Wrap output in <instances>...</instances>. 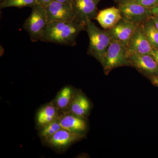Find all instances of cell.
Here are the masks:
<instances>
[{
    "mask_svg": "<svg viewBox=\"0 0 158 158\" xmlns=\"http://www.w3.org/2000/svg\"><path fill=\"white\" fill-rule=\"evenodd\" d=\"M85 31V25L77 19L72 21L48 23L43 33L40 41L62 45L73 46L81 31Z\"/></svg>",
    "mask_w": 158,
    "mask_h": 158,
    "instance_id": "1",
    "label": "cell"
},
{
    "mask_svg": "<svg viewBox=\"0 0 158 158\" xmlns=\"http://www.w3.org/2000/svg\"><path fill=\"white\" fill-rule=\"evenodd\" d=\"M85 31L89 39L88 53L100 62L112 41L110 34L107 30L100 29L92 20L86 23Z\"/></svg>",
    "mask_w": 158,
    "mask_h": 158,
    "instance_id": "2",
    "label": "cell"
},
{
    "mask_svg": "<svg viewBox=\"0 0 158 158\" xmlns=\"http://www.w3.org/2000/svg\"><path fill=\"white\" fill-rule=\"evenodd\" d=\"M127 48L114 40L111 41L107 50L100 63L105 74L108 75L114 69L123 66H131Z\"/></svg>",
    "mask_w": 158,
    "mask_h": 158,
    "instance_id": "3",
    "label": "cell"
},
{
    "mask_svg": "<svg viewBox=\"0 0 158 158\" xmlns=\"http://www.w3.org/2000/svg\"><path fill=\"white\" fill-rule=\"evenodd\" d=\"M31 8V14L25 21L23 28L27 32L31 41L35 42L40 40L48 20L45 8L38 4Z\"/></svg>",
    "mask_w": 158,
    "mask_h": 158,
    "instance_id": "4",
    "label": "cell"
},
{
    "mask_svg": "<svg viewBox=\"0 0 158 158\" xmlns=\"http://www.w3.org/2000/svg\"><path fill=\"white\" fill-rule=\"evenodd\" d=\"M118 5L123 19L132 23L140 25L152 16L150 9L141 6L133 0Z\"/></svg>",
    "mask_w": 158,
    "mask_h": 158,
    "instance_id": "5",
    "label": "cell"
},
{
    "mask_svg": "<svg viewBox=\"0 0 158 158\" xmlns=\"http://www.w3.org/2000/svg\"><path fill=\"white\" fill-rule=\"evenodd\" d=\"M102 0H72L71 6L75 19L85 25L88 20L95 19L98 6Z\"/></svg>",
    "mask_w": 158,
    "mask_h": 158,
    "instance_id": "6",
    "label": "cell"
},
{
    "mask_svg": "<svg viewBox=\"0 0 158 158\" xmlns=\"http://www.w3.org/2000/svg\"><path fill=\"white\" fill-rule=\"evenodd\" d=\"M48 23L72 21L75 19L71 5L53 1L45 7Z\"/></svg>",
    "mask_w": 158,
    "mask_h": 158,
    "instance_id": "7",
    "label": "cell"
},
{
    "mask_svg": "<svg viewBox=\"0 0 158 158\" xmlns=\"http://www.w3.org/2000/svg\"><path fill=\"white\" fill-rule=\"evenodd\" d=\"M129 58L131 66L142 74L150 78L158 75V64L151 55L133 54L130 55Z\"/></svg>",
    "mask_w": 158,
    "mask_h": 158,
    "instance_id": "8",
    "label": "cell"
},
{
    "mask_svg": "<svg viewBox=\"0 0 158 158\" xmlns=\"http://www.w3.org/2000/svg\"><path fill=\"white\" fill-rule=\"evenodd\" d=\"M139 26L122 19L112 29L107 30L111 40L116 41L127 47L130 40Z\"/></svg>",
    "mask_w": 158,
    "mask_h": 158,
    "instance_id": "9",
    "label": "cell"
},
{
    "mask_svg": "<svg viewBox=\"0 0 158 158\" xmlns=\"http://www.w3.org/2000/svg\"><path fill=\"white\" fill-rule=\"evenodd\" d=\"M127 48L129 56L133 54L151 55L153 47L141 25L138 26L130 40Z\"/></svg>",
    "mask_w": 158,
    "mask_h": 158,
    "instance_id": "10",
    "label": "cell"
},
{
    "mask_svg": "<svg viewBox=\"0 0 158 158\" xmlns=\"http://www.w3.org/2000/svg\"><path fill=\"white\" fill-rule=\"evenodd\" d=\"M83 135V134L72 132L62 128L45 141L51 147L63 149L78 141L82 138Z\"/></svg>",
    "mask_w": 158,
    "mask_h": 158,
    "instance_id": "11",
    "label": "cell"
},
{
    "mask_svg": "<svg viewBox=\"0 0 158 158\" xmlns=\"http://www.w3.org/2000/svg\"><path fill=\"white\" fill-rule=\"evenodd\" d=\"M59 122L62 129L72 132L83 134L87 129V123L85 118L69 112L60 116Z\"/></svg>",
    "mask_w": 158,
    "mask_h": 158,
    "instance_id": "12",
    "label": "cell"
},
{
    "mask_svg": "<svg viewBox=\"0 0 158 158\" xmlns=\"http://www.w3.org/2000/svg\"><path fill=\"white\" fill-rule=\"evenodd\" d=\"M122 19L121 12L118 7H110L99 11L95 19L105 30L113 28Z\"/></svg>",
    "mask_w": 158,
    "mask_h": 158,
    "instance_id": "13",
    "label": "cell"
},
{
    "mask_svg": "<svg viewBox=\"0 0 158 158\" xmlns=\"http://www.w3.org/2000/svg\"><path fill=\"white\" fill-rule=\"evenodd\" d=\"M90 108V104L88 99L83 93L79 92L75 93L69 109L70 113L85 118Z\"/></svg>",
    "mask_w": 158,
    "mask_h": 158,
    "instance_id": "14",
    "label": "cell"
},
{
    "mask_svg": "<svg viewBox=\"0 0 158 158\" xmlns=\"http://www.w3.org/2000/svg\"><path fill=\"white\" fill-rule=\"evenodd\" d=\"M59 117L58 109L56 106L55 104H50L41 108L37 113V123L40 127H41Z\"/></svg>",
    "mask_w": 158,
    "mask_h": 158,
    "instance_id": "15",
    "label": "cell"
},
{
    "mask_svg": "<svg viewBox=\"0 0 158 158\" xmlns=\"http://www.w3.org/2000/svg\"><path fill=\"white\" fill-rule=\"evenodd\" d=\"M75 92L70 86H65L59 91L55 100V106L58 110L69 109Z\"/></svg>",
    "mask_w": 158,
    "mask_h": 158,
    "instance_id": "16",
    "label": "cell"
},
{
    "mask_svg": "<svg viewBox=\"0 0 158 158\" xmlns=\"http://www.w3.org/2000/svg\"><path fill=\"white\" fill-rule=\"evenodd\" d=\"M140 25L153 48H158V30L152 19H150Z\"/></svg>",
    "mask_w": 158,
    "mask_h": 158,
    "instance_id": "17",
    "label": "cell"
},
{
    "mask_svg": "<svg viewBox=\"0 0 158 158\" xmlns=\"http://www.w3.org/2000/svg\"><path fill=\"white\" fill-rule=\"evenodd\" d=\"M59 117L48 124L40 127L41 129L39 132V135L41 139L45 141L53 135L58 131L62 128L59 123Z\"/></svg>",
    "mask_w": 158,
    "mask_h": 158,
    "instance_id": "18",
    "label": "cell"
},
{
    "mask_svg": "<svg viewBox=\"0 0 158 158\" xmlns=\"http://www.w3.org/2000/svg\"><path fill=\"white\" fill-rule=\"evenodd\" d=\"M37 4L36 0H4L0 4L1 9L9 7L22 9L24 7H33Z\"/></svg>",
    "mask_w": 158,
    "mask_h": 158,
    "instance_id": "19",
    "label": "cell"
},
{
    "mask_svg": "<svg viewBox=\"0 0 158 158\" xmlns=\"http://www.w3.org/2000/svg\"><path fill=\"white\" fill-rule=\"evenodd\" d=\"M139 5L148 9H152L158 5V0H133Z\"/></svg>",
    "mask_w": 158,
    "mask_h": 158,
    "instance_id": "20",
    "label": "cell"
},
{
    "mask_svg": "<svg viewBox=\"0 0 158 158\" xmlns=\"http://www.w3.org/2000/svg\"><path fill=\"white\" fill-rule=\"evenodd\" d=\"M37 4H39L44 8H45L51 3L54 0H36Z\"/></svg>",
    "mask_w": 158,
    "mask_h": 158,
    "instance_id": "21",
    "label": "cell"
},
{
    "mask_svg": "<svg viewBox=\"0 0 158 158\" xmlns=\"http://www.w3.org/2000/svg\"><path fill=\"white\" fill-rule=\"evenodd\" d=\"M151 55L153 57L156 62L158 64V48H153Z\"/></svg>",
    "mask_w": 158,
    "mask_h": 158,
    "instance_id": "22",
    "label": "cell"
},
{
    "mask_svg": "<svg viewBox=\"0 0 158 158\" xmlns=\"http://www.w3.org/2000/svg\"><path fill=\"white\" fill-rule=\"evenodd\" d=\"M150 78L151 81L153 85L158 87V75L153 76L151 77Z\"/></svg>",
    "mask_w": 158,
    "mask_h": 158,
    "instance_id": "23",
    "label": "cell"
},
{
    "mask_svg": "<svg viewBox=\"0 0 158 158\" xmlns=\"http://www.w3.org/2000/svg\"><path fill=\"white\" fill-rule=\"evenodd\" d=\"M151 19L152 21L154 24L156 29L158 30V16H154L152 15V17L151 18Z\"/></svg>",
    "mask_w": 158,
    "mask_h": 158,
    "instance_id": "24",
    "label": "cell"
},
{
    "mask_svg": "<svg viewBox=\"0 0 158 158\" xmlns=\"http://www.w3.org/2000/svg\"><path fill=\"white\" fill-rule=\"evenodd\" d=\"M151 11L152 15L158 17V5L154 7L152 9H151Z\"/></svg>",
    "mask_w": 158,
    "mask_h": 158,
    "instance_id": "25",
    "label": "cell"
},
{
    "mask_svg": "<svg viewBox=\"0 0 158 158\" xmlns=\"http://www.w3.org/2000/svg\"><path fill=\"white\" fill-rule=\"evenodd\" d=\"M54 1L69 4H71L72 2V0H54Z\"/></svg>",
    "mask_w": 158,
    "mask_h": 158,
    "instance_id": "26",
    "label": "cell"
},
{
    "mask_svg": "<svg viewBox=\"0 0 158 158\" xmlns=\"http://www.w3.org/2000/svg\"><path fill=\"white\" fill-rule=\"evenodd\" d=\"M115 2L117 3L118 4H122L127 2L130 0H113Z\"/></svg>",
    "mask_w": 158,
    "mask_h": 158,
    "instance_id": "27",
    "label": "cell"
},
{
    "mask_svg": "<svg viewBox=\"0 0 158 158\" xmlns=\"http://www.w3.org/2000/svg\"><path fill=\"white\" fill-rule=\"evenodd\" d=\"M3 1H4V0H1V3Z\"/></svg>",
    "mask_w": 158,
    "mask_h": 158,
    "instance_id": "28",
    "label": "cell"
}]
</instances>
